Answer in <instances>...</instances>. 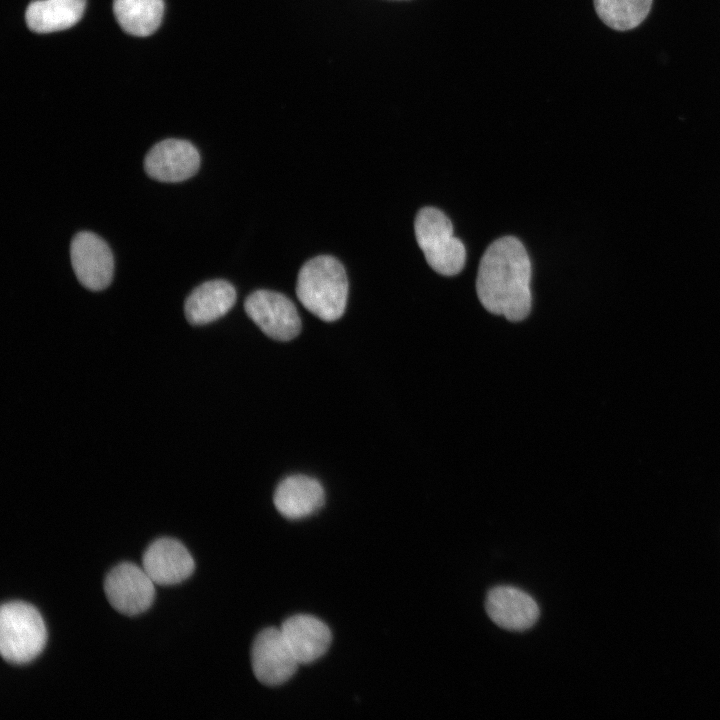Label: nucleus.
<instances>
[{
  "label": "nucleus",
  "mask_w": 720,
  "mask_h": 720,
  "mask_svg": "<svg viewBox=\"0 0 720 720\" xmlns=\"http://www.w3.org/2000/svg\"><path fill=\"white\" fill-rule=\"evenodd\" d=\"M200 166L197 148L182 139H165L155 144L144 160L146 173L161 182H181L195 175Z\"/></svg>",
  "instance_id": "1a4fd4ad"
},
{
  "label": "nucleus",
  "mask_w": 720,
  "mask_h": 720,
  "mask_svg": "<svg viewBox=\"0 0 720 720\" xmlns=\"http://www.w3.org/2000/svg\"><path fill=\"white\" fill-rule=\"evenodd\" d=\"M251 662L255 677L268 686L287 682L299 665L281 629L274 627L266 628L256 636L251 649Z\"/></svg>",
  "instance_id": "6e6552de"
},
{
  "label": "nucleus",
  "mask_w": 720,
  "mask_h": 720,
  "mask_svg": "<svg viewBox=\"0 0 720 720\" xmlns=\"http://www.w3.org/2000/svg\"><path fill=\"white\" fill-rule=\"evenodd\" d=\"M246 314L267 336L278 341H289L301 331V319L294 303L285 295L257 290L244 302Z\"/></svg>",
  "instance_id": "39448f33"
},
{
  "label": "nucleus",
  "mask_w": 720,
  "mask_h": 720,
  "mask_svg": "<svg viewBox=\"0 0 720 720\" xmlns=\"http://www.w3.org/2000/svg\"><path fill=\"white\" fill-rule=\"evenodd\" d=\"M155 583L143 568L124 562L106 576L104 590L111 606L118 612L135 616L145 612L153 603Z\"/></svg>",
  "instance_id": "423d86ee"
},
{
  "label": "nucleus",
  "mask_w": 720,
  "mask_h": 720,
  "mask_svg": "<svg viewBox=\"0 0 720 720\" xmlns=\"http://www.w3.org/2000/svg\"><path fill=\"white\" fill-rule=\"evenodd\" d=\"M489 618L499 627L510 631H524L538 620L540 610L526 592L512 586L492 588L485 600Z\"/></svg>",
  "instance_id": "9d476101"
},
{
  "label": "nucleus",
  "mask_w": 720,
  "mask_h": 720,
  "mask_svg": "<svg viewBox=\"0 0 720 720\" xmlns=\"http://www.w3.org/2000/svg\"><path fill=\"white\" fill-rule=\"evenodd\" d=\"M113 11L120 27L138 37L151 35L159 27L163 0H114Z\"/></svg>",
  "instance_id": "dca6fc26"
},
{
  "label": "nucleus",
  "mask_w": 720,
  "mask_h": 720,
  "mask_svg": "<svg viewBox=\"0 0 720 720\" xmlns=\"http://www.w3.org/2000/svg\"><path fill=\"white\" fill-rule=\"evenodd\" d=\"M296 294L301 304L321 320H338L344 314L348 297L343 265L329 255L308 260L299 270Z\"/></svg>",
  "instance_id": "f03ea898"
},
{
  "label": "nucleus",
  "mask_w": 720,
  "mask_h": 720,
  "mask_svg": "<svg viewBox=\"0 0 720 720\" xmlns=\"http://www.w3.org/2000/svg\"><path fill=\"white\" fill-rule=\"evenodd\" d=\"M70 258L74 273L85 288L100 291L110 285L114 259L101 237L88 231L77 233L71 241Z\"/></svg>",
  "instance_id": "0eeeda50"
},
{
  "label": "nucleus",
  "mask_w": 720,
  "mask_h": 720,
  "mask_svg": "<svg viewBox=\"0 0 720 720\" xmlns=\"http://www.w3.org/2000/svg\"><path fill=\"white\" fill-rule=\"evenodd\" d=\"M414 231L417 243L429 266L444 276H454L465 265L463 243L453 235L450 219L435 207L420 209L415 217Z\"/></svg>",
  "instance_id": "20e7f679"
},
{
  "label": "nucleus",
  "mask_w": 720,
  "mask_h": 720,
  "mask_svg": "<svg viewBox=\"0 0 720 720\" xmlns=\"http://www.w3.org/2000/svg\"><path fill=\"white\" fill-rule=\"evenodd\" d=\"M236 302L235 288L225 280H211L196 287L187 297L184 311L192 325H205L224 316Z\"/></svg>",
  "instance_id": "4468645a"
},
{
  "label": "nucleus",
  "mask_w": 720,
  "mask_h": 720,
  "mask_svg": "<svg viewBox=\"0 0 720 720\" xmlns=\"http://www.w3.org/2000/svg\"><path fill=\"white\" fill-rule=\"evenodd\" d=\"M47 631L38 610L30 604L15 601L1 606L0 652L12 664H26L44 649Z\"/></svg>",
  "instance_id": "7ed1b4c3"
},
{
  "label": "nucleus",
  "mask_w": 720,
  "mask_h": 720,
  "mask_svg": "<svg viewBox=\"0 0 720 720\" xmlns=\"http://www.w3.org/2000/svg\"><path fill=\"white\" fill-rule=\"evenodd\" d=\"M273 500L282 516L297 520L320 510L325 503V492L315 478L295 474L284 478L277 485Z\"/></svg>",
  "instance_id": "ddd939ff"
},
{
  "label": "nucleus",
  "mask_w": 720,
  "mask_h": 720,
  "mask_svg": "<svg viewBox=\"0 0 720 720\" xmlns=\"http://www.w3.org/2000/svg\"><path fill=\"white\" fill-rule=\"evenodd\" d=\"M652 0H594L598 17L610 28L626 31L647 17Z\"/></svg>",
  "instance_id": "f3484780"
},
{
  "label": "nucleus",
  "mask_w": 720,
  "mask_h": 720,
  "mask_svg": "<svg viewBox=\"0 0 720 720\" xmlns=\"http://www.w3.org/2000/svg\"><path fill=\"white\" fill-rule=\"evenodd\" d=\"M280 629L299 664H309L319 659L331 644L329 627L311 615L291 616L282 623Z\"/></svg>",
  "instance_id": "f8f14e48"
},
{
  "label": "nucleus",
  "mask_w": 720,
  "mask_h": 720,
  "mask_svg": "<svg viewBox=\"0 0 720 720\" xmlns=\"http://www.w3.org/2000/svg\"><path fill=\"white\" fill-rule=\"evenodd\" d=\"M142 568L155 584L174 585L192 575L195 563L181 542L172 538H160L144 552Z\"/></svg>",
  "instance_id": "9b49d317"
},
{
  "label": "nucleus",
  "mask_w": 720,
  "mask_h": 720,
  "mask_svg": "<svg viewBox=\"0 0 720 720\" xmlns=\"http://www.w3.org/2000/svg\"><path fill=\"white\" fill-rule=\"evenodd\" d=\"M86 0H35L25 12L28 28L36 33L68 29L82 17Z\"/></svg>",
  "instance_id": "2eb2a0df"
},
{
  "label": "nucleus",
  "mask_w": 720,
  "mask_h": 720,
  "mask_svg": "<svg viewBox=\"0 0 720 720\" xmlns=\"http://www.w3.org/2000/svg\"><path fill=\"white\" fill-rule=\"evenodd\" d=\"M531 262L522 242L501 237L484 252L476 279L478 299L490 313L518 322L532 306Z\"/></svg>",
  "instance_id": "f257e3e1"
}]
</instances>
